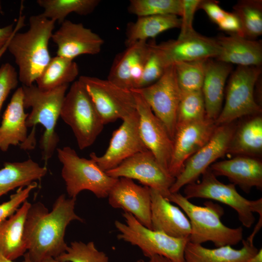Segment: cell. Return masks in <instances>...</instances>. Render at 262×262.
Here are the masks:
<instances>
[{"label":"cell","instance_id":"cell-1","mask_svg":"<svg viewBox=\"0 0 262 262\" xmlns=\"http://www.w3.org/2000/svg\"><path fill=\"white\" fill-rule=\"evenodd\" d=\"M76 198L59 196L51 211L42 203L31 204L26 217L23 238L27 251L24 257L39 262L64 253L68 246L65 241L67 226L73 221L83 222L75 212Z\"/></svg>","mask_w":262,"mask_h":262},{"label":"cell","instance_id":"cell-2","mask_svg":"<svg viewBox=\"0 0 262 262\" xmlns=\"http://www.w3.org/2000/svg\"><path fill=\"white\" fill-rule=\"evenodd\" d=\"M29 21L28 30L15 33L7 47L18 67V80L25 86L35 82L51 59L49 43L55 23L41 14L30 16Z\"/></svg>","mask_w":262,"mask_h":262},{"label":"cell","instance_id":"cell-3","mask_svg":"<svg viewBox=\"0 0 262 262\" xmlns=\"http://www.w3.org/2000/svg\"><path fill=\"white\" fill-rule=\"evenodd\" d=\"M180 207L185 213L191 224L189 241L195 244L210 241L216 247L235 246L243 240L242 227H228L220 218L224 213L221 207L212 202L198 206L191 203L179 192L170 193L166 198Z\"/></svg>","mask_w":262,"mask_h":262},{"label":"cell","instance_id":"cell-4","mask_svg":"<svg viewBox=\"0 0 262 262\" xmlns=\"http://www.w3.org/2000/svg\"><path fill=\"white\" fill-rule=\"evenodd\" d=\"M22 87L25 109L31 108L26 119L27 128L32 127L34 131L35 126L40 124L44 129L40 147L42 160L46 164L53 156L60 141L55 128L68 84L49 91L40 90L34 84L22 85Z\"/></svg>","mask_w":262,"mask_h":262},{"label":"cell","instance_id":"cell-5","mask_svg":"<svg viewBox=\"0 0 262 262\" xmlns=\"http://www.w3.org/2000/svg\"><path fill=\"white\" fill-rule=\"evenodd\" d=\"M56 150L62 164L61 176L69 197L76 198L83 190L91 191L99 198L108 197L118 179L108 175L92 159L79 157L69 146Z\"/></svg>","mask_w":262,"mask_h":262},{"label":"cell","instance_id":"cell-6","mask_svg":"<svg viewBox=\"0 0 262 262\" xmlns=\"http://www.w3.org/2000/svg\"><path fill=\"white\" fill-rule=\"evenodd\" d=\"M60 117L71 129L81 150L93 144L104 125L84 85L79 80L73 82L66 93Z\"/></svg>","mask_w":262,"mask_h":262},{"label":"cell","instance_id":"cell-7","mask_svg":"<svg viewBox=\"0 0 262 262\" xmlns=\"http://www.w3.org/2000/svg\"><path fill=\"white\" fill-rule=\"evenodd\" d=\"M125 223L116 220L115 226L119 240L138 246L148 258L160 255L175 262H185L184 250L189 238H178L148 229L131 213L124 212Z\"/></svg>","mask_w":262,"mask_h":262},{"label":"cell","instance_id":"cell-8","mask_svg":"<svg viewBox=\"0 0 262 262\" xmlns=\"http://www.w3.org/2000/svg\"><path fill=\"white\" fill-rule=\"evenodd\" d=\"M261 73V66H238L232 73L224 106L215 121L217 126L232 123L243 116L261 114V106L256 101L254 93Z\"/></svg>","mask_w":262,"mask_h":262},{"label":"cell","instance_id":"cell-9","mask_svg":"<svg viewBox=\"0 0 262 262\" xmlns=\"http://www.w3.org/2000/svg\"><path fill=\"white\" fill-rule=\"evenodd\" d=\"M201 180L185 185L184 196L188 199L201 198L212 199L230 206L238 213L240 222L249 228L254 224V213H262V198L248 200L242 196L232 183L218 180L209 167L202 174Z\"/></svg>","mask_w":262,"mask_h":262},{"label":"cell","instance_id":"cell-10","mask_svg":"<svg viewBox=\"0 0 262 262\" xmlns=\"http://www.w3.org/2000/svg\"><path fill=\"white\" fill-rule=\"evenodd\" d=\"M84 85L104 125L123 120L135 112L134 93L108 80L88 76L78 79Z\"/></svg>","mask_w":262,"mask_h":262},{"label":"cell","instance_id":"cell-11","mask_svg":"<svg viewBox=\"0 0 262 262\" xmlns=\"http://www.w3.org/2000/svg\"><path fill=\"white\" fill-rule=\"evenodd\" d=\"M131 90L144 99L154 114L164 124L173 140L177 110L181 96L174 65L167 67L162 76L153 84Z\"/></svg>","mask_w":262,"mask_h":262},{"label":"cell","instance_id":"cell-12","mask_svg":"<svg viewBox=\"0 0 262 262\" xmlns=\"http://www.w3.org/2000/svg\"><path fill=\"white\" fill-rule=\"evenodd\" d=\"M106 173L114 178L136 180L158 191L165 198L170 194V188L175 180L148 150L132 155Z\"/></svg>","mask_w":262,"mask_h":262},{"label":"cell","instance_id":"cell-13","mask_svg":"<svg viewBox=\"0 0 262 262\" xmlns=\"http://www.w3.org/2000/svg\"><path fill=\"white\" fill-rule=\"evenodd\" d=\"M236 128L233 122L217 126L208 143L185 162L170 188V193L179 192L182 187L195 182L210 165L224 156Z\"/></svg>","mask_w":262,"mask_h":262},{"label":"cell","instance_id":"cell-14","mask_svg":"<svg viewBox=\"0 0 262 262\" xmlns=\"http://www.w3.org/2000/svg\"><path fill=\"white\" fill-rule=\"evenodd\" d=\"M122 121L120 127L113 132L108 147L104 154L98 156L95 153L92 152L89 155L90 159L105 172L116 167L132 155L148 150L140 136L137 111Z\"/></svg>","mask_w":262,"mask_h":262},{"label":"cell","instance_id":"cell-15","mask_svg":"<svg viewBox=\"0 0 262 262\" xmlns=\"http://www.w3.org/2000/svg\"><path fill=\"white\" fill-rule=\"evenodd\" d=\"M154 47L164 66L181 62L216 58L220 49L216 39L203 36L196 31L188 35L170 40Z\"/></svg>","mask_w":262,"mask_h":262},{"label":"cell","instance_id":"cell-16","mask_svg":"<svg viewBox=\"0 0 262 262\" xmlns=\"http://www.w3.org/2000/svg\"><path fill=\"white\" fill-rule=\"evenodd\" d=\"M217 127L214 120L207 117L176 127L168 167L171 176L176 178L180 174L185 162L208 143Z\"/></svg>","mask_w":262,"mask_h":262},{"label":"cell","instance_id":"cell-17","mask_svg":"<svg viewBox=\"0 0 262 262\" xmlns=\"http://www.w3.org/2000/svg\"><path fill=\"white\" fill-rule=\"evenodd\" d=\"M132 92L139 116L138 128L141 139L146 148L168 172L173 140L164 124L154 114L147 102L139 94Z\"/></svg>","mask_w":262,"mask_h":262},{"label":"cell","instance_id":"cell-18","mask_svg":"<svg viewBox=\"0 0 262 262\" xmlns=\"http://www.w3.org/2000/svg\"><path fill=\"white\" fill-rule=\"evenodd\" d=\"M51 39L56 45V55L73 60L84 54L100 52L104 40L82 23L66 19L53 33Z\"/></svg>","mask_w":262,"mask_h":262},{"label":"cell","instance_id":"cell-19","mask_svg":"<svg viewBox=\"0 0 262 262\" xmlns=\"http://www.w3.org/2000/svg\"><path fill=\"white\" fill-rule=\"evenodd\" d=\"M108 197L112 207L131 213L142 224L151 229V195L148 187L140 186L129 178H120L110 190Z\"/></svg>","mask_w":262,"mask_h":262},{"label":"cell","instance_id":"cell-20","mask_svg":"<svg viewBox=\"0 0 262 262\" xmlns=\"http://www.w3.org/2000/svg\"><path fill=\"white\" fill-rule=\"evenodd\" d=\"M150 49L147 41L137 42L115 57L107 80L128 90L137 87L142 77L144 66Z\"/></svg>","mask_w":262,"mask_h":262},{"label":"cell","instance_id":"cell-21","mask_svg":"<svg viewBox=\"0 0 262 262\" xmlns=\"http://www.w3.org/2000/svg\"><path fill=\"white\" fill-rule=\"evenodd\" d=\"M150 191L151 229L175 238H189L191 228L187 216L158 191L150 188Z\"/></svg>","mask_w":262,"mask_h":262},{"label":"cell","instance_id":"cell-22","mask_svg":"<svg viewBox=\"0 0 262 262\" xmlns=\"http://www.w3.org/2000/svg\"><path fill=\"white\" fill-rule=\"evenodd\" d=\"M209 168L216 177H226L246 193L253 187L262 190V162L258 158L237 156L213 163Z\"/></svg>","mask_w":262,"mask_h":262},{"label":"cell","instance_id":"cell-23","mask_svg":"<svg viewBox=\"0 0 262 262\" xmlns=\"http://www.w3.org/2000/svg\"><path fill=\"white\" fill-rule=\"evenodd\" d=\"M22 87L14 92L2 116L0 125V150L6 151L11 146H23L28 139Z\"/></svg>","mask_w":262,"mask_h":262},{"label":"cell","instance_id":"cell-24","mask_svg":"<svg viewBox=\"0 0 262 262\" xmlns=\"http://www.w3.org/2000/svg\"><path fill=\"white\" fill-rule=\"evenodd\" d=\"M216 39L220 49L216 60L243 66H260L262 65L261 41L235 34L221 36Z\"/></svg>","mask_w":262,"mask_h":262},{"label":"cell","instance_id":"cell-25","mask_svg":"<svg viewBox=\"0 0 262 262\" xmlns=\"http://www.w3.org/2000/svg\"><path fill=\"white\" fill-rule=\"evenodd\" d=\"M231 70L230 64L212 59L206 61L201 91L209 119L215 121L221 111L225 83Z\"/></svg>","mask_w":262,"mask_h":262},{"label":"cell","instance_id":"cell-26","mask_svg":"<svg viewBox=\"0 0 262 262\" xmlns=\"http://www.w3.org/2000/svg\"><path fill=\"white\" fill-rule=\"evenodd\" d=\"M31 206L25 200L13 214L0 222V254L8 259L14 261L27 251L23 232Z\"/></svg>","mask_w":262,"mask_h":262},{"label":"cell","instance_id":"cell-27","mask_svg":"<svg viewBox=\"0 0 262 262\" xmlns=\"http://www.w3.org/2000/svg\"><path fill=\"white\" fill-rule=\"evenodd\" d=\"M243 246L236 249L230 246L208 248L189 241L184 250L185 262H246L254 257L259 249L253 243L242 240Z\"/></svg>","mask_w":262,"mask_h":262},{"label":"cell","instance_id":"cell-28","mask_svg":"<svg viewBox=\"0 0 262 262\" xmlns=\"http://www.w3.org/2000/svg\"><path fill=\"white\" fill-rule=\"evenodd\" d=\"M47 171L46 166H41L31 159L5 163L0 169V197L16 188L24 187L40 180Z\"/></svg>","mask_w":262,"mask_h":262},{"label":"cell","instance_id":"cell-29","mask_svg":"<svg viewBox=\"0 0 262 262\" xmlns=\"http://www.w3.org/2000/svg\"><path fill=\"white\" fill-rule=\"evenodd\" d=\"M262 152V117L252 116L236 129L226 154L257 158Z\"/></svg>","mask_w":262,"mask_h":262},{"label":"cell","instance_id":"cell-30","mask_svg":"<svg viewBox=\"0 0 262 262\" xmlns=\"http://www.w3.org/2000/svg\"><path fill=\"white\" fill-rule=\"evenodd\" d=\"M180 18L173 15L138 17L135 22L128 25L125 45L128 47L137 42L147 41L165 31L180 28Z\"/></svg>","mask_w":262,"mask_h":262},{"label":"cell","instance_id":"cell-31","mask_svg":"<svg viewBox=\"0 0 262 262\" xmlns=\"http://www.w3.org/2000/svg\"><path fill=\"white\" fill-rule=\"evenodd\" d=\"M78 74L76 62L56 55L51 58L35 82L40 90L49 91L74 82Z\"/></svg>","mask_w":262,"mask_h":262},{"label":"cell","instance_id":"cell-32","mask_svg":"<svg viewBox=\"0 0 262 262\" xmlns=\"http://www.w3.org/2000/svg\"><path fill=\"white\" fill-rule=\"evenodd\" d=\"M38 5L44 11V17L61 24L72 13L80 15L91 13L100 2L98 0H38Z\"/></svg>","mask_w":262,"mask_h":262},{"label":"cell","instance_id":"cell-33","mask_svg":"<svg viewBox=\"0 0 262 262\" xmlns=\"http://www.w3.org/2000/svg\"><path fill=\"white\" fill-rule=\"evenodd\" d=\"M245 37L254 39L262 34V0H242L233 6Z\"/></svg>","mask_w":262,"mask_h":262},{"label":"cell","instance_id":"cell-34","mask_svg":"<svg viewBox=\"0 0 262 262\" xmlns=\"http://www.w3.org/2000/svg\"><path fill=\"white\" fill-rule=\"evenodd\" d=\"M207 60L181 62L173 65L178 84L181 92L201 90Z\"/></svg>","mask_w":262,"mask_h":262},{"label":"cell","instance_id":"cell-35","mask_svg":"<svg viewBox=\"0 0 262 262\" xmlns=\"http://www.w3.org/2000/svg\"><path fill=\"white\" fill-rule=\"evenodd\" d=\"M205 118V102L201 90L181 92L177 110L176 127L200 121Z\"/></svg>","mask_w":262,"mask_h":262},{"label":"cell","instance_id":"cell-36","mask_svg":"<svg viewBox=\"0 0 262 262\" xmlns=\"http://www.w3.org/2000/svg\"><path fill=\"white\" fill-rule=\"evenodd\" d=\"M128 11L138 17L173 15L181 16V0H131Z\"/></svg>","mask_w":262,"mask_h":262},{"label":"cell","instance_id":"cell-37","mask_svg":"<svg viewBox=\"0 0 262 262\" xmlns=\"http://www.w3.org/2000/svg\"><path fill=\"white\" fill-rule=\"evenodd\" d=\"M55 259L63 262H109L106 254L99 251L92 241L72 242L66 251Z\"/></svg>","mask_w":262,"mask_h":262},{"label":"cell","instance_id":"cell-38","mask_svg":"<svg viewBox=\"0 0 262 262\" xmlns=\"http://www.w3.org/2000/svg\"><path fill=\"white\" fill-rule=\"evenodd\" d=\"M149 43L150 49L146 60L142 77L135 89L150 85L157 81L164 73L166 67L154 47Z\"/></svg>","mask_w":262,"mask_h":262},{"label":"cell","instance_id":"cell-39","mask_svg":"<svg viewBox=\"0 0 262 262\" xmlns=\"http://www.w3.org/2000/svg\"><path fill=\"white\" fill-rule=\"evenodd\" d=\"M36 186L37 183L34 182L27 186L18 188L9 200L0 204V222L13 214Z\"/></svg>","mask_w":262,"mask_h":262},{"label":"cell","instance_id":"cell-40","mask_svg":"<svg viewBox=\"0 0 262 262\" xmlns=\"http://www.w3.org/2000/svg\"><path fill=\"white\" fill-rule=\"evenodd\" d=\"M18 81V74L10 64L5 63L0 67V112L4 101L11 91L17 86Z\"/></svg>","mask_w":262,"mask_h":262},{"label":"cell","instance_id":"cell-41","mask_svg":"<svg viewBox=\"0 0 262 262\" xmlns=\"http://www.w3.org/2000/svg\"><path fill=\"white\" fill-rule=\"evenodd\" d=\"M201 0H181L180 32L178 37H182L195 32L193 22L196 12L198 9Z\"/></svg>","mask_w":262,"mask_h":262},{"label":"cell","instance_id":"cell-42","mask_svg":"<svg viewBox=\"0 0 262 262\" xmlns=\"http://www.w3.org/2000/svg\"><path fill=\"white\" fill-rule=\"evenodd\" d=\"M217 25L221 30L228 32L229 34L244 36L240 21L233 12H227L223 19Z\"/></svg>","mask_w":262,"mask_h":262},{"label":"cell","instance_id":"cell-43","mask_svg":"<svg viewBox=\"0 0 262 262\" xmlns=\"http://www.w3.org/2000/svg\"><path fill=\"white\" fill-rule=\"evenodd\" d=\"M200 9L204 10L209 18L216 24L223 19L227 13L216 0H201L198 8V9Z\"/></svg>","mask_w":262,"mask_h":262},{"label":"cell","instance_id":"cell-44","mask_svg":"<svg viewBox=\"0 0 262 262\" xmlns=\"http://www.w3.org/2000/svg\"><path fill=\"white\" fill-rule=\"evenodd\" d=\"M25 16L20 13L17 23L14 28L13 24L0 28V49L6 44L11 37L17 29H20L24 26Z\"/></svg>","mask_w":262,"mask_h":262},{"label":"cell","instance_id":"cell-45","mask_svg":"<svg viewBox=\"0 0 262 262\" xmlns=\"http://www.w3.org/2000/svg\"><path fill=\"white\" fill-rule=\"evenodd\" d=\"M149 259L148 262H175L167 258L160 255H154Z\"/></svg>","mask_w":262,"mask_h":262},{"label":"cell","instance_id":"cell-46","mask_svg":"<svg viewBox=\"0 0 262 262\" xmlns=\"http://www.w3.org/2000/svg\"><path fill=\"white\" fill-rule=\"evenodd\" d=\"M246 262H262V248L259 249L254 257Z\"/></svg>","mask_w":262,"mask_h":262},{"label":"cell","instance_id":"cell-47","mask_svg":"<svg viewBox=\"0 0 262 262\" xmlns=\"http://www.w3.org/2000/svg\"><path fill=\"white\" fill-rule=\"evenodd\" d=\"M24 262H33L30 261L28 259H27L26 258H24ZM39 262H63L59 261L55 259V258H49V259L44 260L43 261H42Z\"/></svg>","mask_w":262,"mask_h":262},{"label":"cell","instance_id":"cell-48","mask_svg":"<svg viewBox=\"0 0 262 262\" xmlns=\"http://www.w3.org/2000/svg\"><path fill=\"white\" fill-rule=\"evenodd\" d=\"M16 32H15V33ZM13 35H12V36H13ZM12 36L11 37V38L12 37ZM11 38L8 41V42L6 43V44L0 49V59L1 58V57L2 56V55H3V54L4 53V52H5V51L7 49L8 45L9 44V41H10Z\"/></svg>","mask_w":262,"mask_h":262},{"label":"cell","instance_id":"cell-49","mask_svg":"<svg viewBox=\"0 0 262 262\" xmlns=\"http://www.w3.org/2000/svg\"><path fill=\"white\" fill-rule=\"evenodd\" d=\"M0 262H15L14 261L7 259L1 254H0ZM22 262H24V261Z\"/></svg>","mask_w":262,"mask_h":262},{"label":"cell","instance_id":"cell-50","mask_svg":"<svg viewBox=\"0 0 262 262\" xmlns=\"http://www.w3.org/2000/svg\"><path fill=\"white\" fill-rule=\"evenodd\" d=\"M136 262H145L143 260L140 259L137 260Z\"/></svg>","mask_w":262,"mask_h":262}]
</instances>
